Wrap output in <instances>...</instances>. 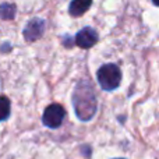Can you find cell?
I'll return each mask as SVG.
<instances>
[{"mask_svg": "<svg viewBox=\"0 0 159 159\" xmlns=\"http://www.w3.org/2000/svg\"><path fill=\"white\" fill-rule=\"evenodd\" d=\"M117 159H121V158H117Z\"/></svg>", "mask_w": 159, "mask_h": 159, "instance_id": "9c48e42d", "label": "cell"}, {"mask_svg": "<svg viewBox=\"0 0 159 159\" xmlns=\"http://www.w3.org/2000/svg\"><path fill=\"white\" fill-rule=\"evenodd\" d=\"M121 71L116 64L109 63L98 70V82L105 91H113L120 85Z\"/></svg>", "mask_w": 159, "mask_h": 159, "instance_id": "7a4b0ae2", "label": "cell"}, {"mask_svg": "<svg viewBox=\"0 0 159 159\" xmlns=\"http://www.w3.org/2000/svg\"><path fill=\"white\" fill-rule=\"evenodd\" d=\"M92 4V0H73L69 7V11L73 17H78L84 14Z\"/></svg>", "mask_w": 159, "mask_h": 159, "instance_id": "8992f818", "label": "cell"}, {"mask_svg": "<svg viewBox=\"0 0 159 159\" xmlns=\"http://www.w3.org/2000/svg\"><path fill=\"white\" fill-rule=\"evenodd\" d=\"M98 41V34L95 32V30H92L91 27H85L75 35V43L82 49H88L92 48Z\"/></svg>", "mask_w": 159, "mask_h": 159, "instance_id": "277c9868", "label": "cell"}, {"mask_svg": "<svg viewBox=\"0 0 159 159\" xmlns=\"http://www.w3.org/2000/svg\"><path fill=\"white\" fill-rule=\"evenodd\" d=\"M73 105L80 120L88 121L93 117L96 112V98L88 81H81L77 84L73 93Z\"/></svg>", "mask_w": 159, "mask_h": 159, "instance_id": "6da1fadb", "label": "cell"}, {"mask_svg": "<svg viewBox=\"0 0 159 159\" xmlns=\"http://www.w3.org/2000/svg\"><path fill=\"white\" fill-rule=\"evenodd\" d=\"M16 17V6L10 3H3L0 6V18L3 20H13Z\"/></svg>", "mask_w": 159, "mask_h": 159, "instance_id": "52a82bcc", "label": "cell"}, {"mask_svg": "<svg viewBox=\"0 0 159 159\" xmlns=\"http://www.w3.org/2000/svg\"><path fill=\"white\" fill-rule=\"evenodd\" d=\"M43 31H45L43 20L34 18V20H31V21L27 24V27L24 28V38L27 39L28 42L36 41V39H39L42 36Z\"/></svg>", "mask_w": 159, "mask_h": 159, "instance_id": "5b68a950", "label": "cell"}, {"mask_svg": "<svg viewBox=\"0 0 159 159\" xmlns=\"http://www.w3.org/2000/svg\"><path fill=\"white\" fill-rule=\"evenodd\" d=\"M64 116H66L64 107L59 103H53L45 109L43 116H42V121L49 129H57L63 123Z\"/></svg>", "mask_w": 159, "mask_h": 159, "instance_id": "3957f363", "label": "cell"}, {"mask_svg": "<svg viewBox=\"0 0 159 159\" xmlns=\"http://www.w3.org/2000/svg\"><path fill=\"white\" fill-rule=\"evenodd\" d=\"M10 116V101L6 96H0V121Z\"/></svg>", "mask_w": 159, "mask_h": 159, "instance_id": "ba28073f", "label": "cell"}]
</instances>
